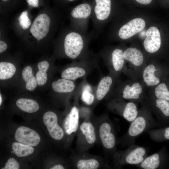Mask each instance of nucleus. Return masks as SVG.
<instances>
[{
  "label": "nucleus",
  "mask_w": 169,
  "mask_h": 169,
  "mask_svg": "<svg viewBox=\"0 0 169 169\" xmlns=\"http://www.w3.org/2000/svg\"><path fill=\"white\" fill-rule=\"evenodd\" d=\"M64 45L66 55L71 59H75L80 54L84 44L83 39L79 34L71 32L66 36Z\"/></svg>",
  "instance_id": "nucleus-15"
},
{
  "label": "nucleus",
  "mask_w": 169,
  "mask_h": 169,
  "mask_svg": "<svg viewBox=\"0 0 169 169\" xmlns=\"http://www.w3.org/2000/svg\"><path fill=\"white\" fill-rule=\"evenodd\" d=\"M2 102V99L1 96V95L0 94V105H1Z\"/></svg>",
  "instance_id": "nucleus-39"
},
{
  "label": "nucleus",
  "mask_w": 169,
  "mask_h": 169,
  "mask_svg": "<svg viewBox=\"0 0 169 169\" xmlns=\"http://www.w3.org/2000/svg\"><path fill=\"white\" fill-rule=\"evenodd\" d=\"M50 23L49 17L46 14H41L34 19L31 27L30 31L33 35L39 41L48 33Z\"/></svg>",
  "instance_id": "nucleus-18"
},
{
  "label": "nucleus",
  "mask_w": 169,
  "mask_h": 169,
  "mask_svg": "<svg viewBox=\"0 0 169 169\" xmlns=\"http://www.w3.org/2000/svg\"><path fill=\"white\" fill-rule=\"evenodd\" d=\"M53 90L60 94H69L76 92L78 87L74 81L63 78L59 79L52 84Z\"/></svg>",
  "instance_id": "nucleus-23"
},
{
  "label": "nucleus",
  "mask_w": 169,
  "mask_h": 169,
  "mask_svg": "<svg viewBox=\"0 0 169 169\" xmlns=\"http://www.w3.org/2000/svg\"><path fill=\"white\" fill-rule=\"evenodd\" d=\"M123 56L125 60L129 63L127 67V75L129 78L139 79L147 63L142 53L136 48L130 47L124 51Z\"/></svg>",
  "instance_id": "nucleus-9"
},
{
  "label": "nucleus",
  "mask_w": 169,
  "mask_h": 169,
  "mask_svg": "<svg viewBox=\"0 0 169 169\" xmlns=\"http://www.w3.org/2000/svg\"><path fill=\"white\" fill-rule=\"evenodd\" d=\"M162 126L169 125V101L156 98L146 93L143 102Z\"/></svg>",
  "instance_id": "nucleus-10"
},
{
  "label": "nucleus",
  "mask_w": 169,
  "mask_h": 169,
  "mask_svg": "<svg viewBox=\"0 0 169 169\" xmlns=\"http://www.w3.org/2000/svg\"><path fill=\"white\" fill-rule=\"evenodd\" d=\"M49 67V64L46 61L39 62L38 64V71L36 74V78L38 85L42 86L47 82V72Z\"/></svg>",
  "instance_id": "nucleus-29"
},
{
  "label": "nucleus",
  "mask_w": 169,
  "mask_h": 169,
  "mask_svg": "<svg viewBox=\"0 0 169 169\" xmlns=\"http://www.w3.org/2000/svg\"><path fill=\"white\" fill-rule=\"evenodd\" d=\"M168 162H169V157L168 158Z\"/></svg>",
  "instance_id": "nucleus-42"
},
{
  "label": "nucleus",
  "mask_w": 169,
  "mask_h": 169,
  "mask_svg": "<svg viewBox=\"0 0 169 169\" xmlns=\"http://www.w3.org/2000/svg\"><path fill=\"white\" fill-rule=\"evenodd\" d=\"M169 75V72L166 64L152 61L147 63L142 71L139 79L147 90L158 85Z\"/></svg>",
  "instance_id": "nucleus-5"
},
{
  "label": "nucleus",
  "mask_w": 169,
  "mask_h": 169,
  "mask_svg": "<svg viewBox=\"0 0 169 169\" xmlns=\"http://www.w3.org/2000/svg\"><path fill=\"white\" fill-rule=\"evenodd\" d=\"M3 1H7L8 0H2Z\"/></svg>",
  "instance_id": "nucleus-41"
},
{
  "label": "nucleus",
  "mask_w": 169,
  "mask_h": 169,
  "mask_svg": "<svg viewBox=\"0 0 169 169\" xmlns=\"http://www.w3.org/2000/svg\"><path fill=\"white\" fill-rule=\"evenodd\" d=\"M137 103L120 98H113L107 101L106 106L110 111L131 123L138 114L139 109Z\"/></svg>",
  "instance_id": "nucleus-7"
},
{
  "label": "nucleus",
  "mask_w": 169,
  "mask_h": 169,
  "mask_svg": "<svg viewBox=\"0 0 169 169\" xmlns=\"http://www.w3.org/2000/svg\"><path fill=\"white\" fill-rule=\"evenodd\" d=\"M166 64L169 72V62L168 63Z\"/></svg>",
  "instance_id": "nucleus-40"
},
{
  "label": "nucleus",
  "mask_w": 169,
  "mask_h": 169,
  "mask_svg": "<svg viewBox=\"0 0 169 169\" xmlns=\"http://www.w3.org/2000/svg\"><path fill=\"white\" fill-rule=\"evenodd\" d=\"M73 163L76 169H107L111 167L107 159L87 152L76 151L73 154Z\"/></svg>",
  "instance_id": "nucleus-8"
},
{
  "label": "nucleus",
  "mask_w": 169,
  "mask_h": 169,
  "mask_svg": "<svg viewBox=\"0 0 169 169\" xmlns=\"http://www.w3.org/2000/svg\"><path fill=\"white\" fill-rule=\"evenodd\" d=\"M146 23L141 18L133 19L122 26L119 32V35L123 39H126L142 31L145 27Z\"/></svg>",
  "instance_id": "nucleus-21"
},
{
  "label": "nucleus",
  "mask_w": 169,
  "mask_h": 169,
  "mask_svg": "<svg viewBox=\"0 0 169 169\" xmlns=\"http://www.w3.org/2000/svg\"><path fill=\"white\" fill-rule=\"evenodd\" d=\"M91 8L87 3H83L76 6L72 10V16L75 18H86L90 15Z\"/></svg>",
  "instance_id": "nucleus-32"
},
{
  "label": "nucleus",
  "mask_w": 169,
  "mask_h": 169,
  "mask_svg": "<svg viewBox=\"0 0 169 169\" xmlns=\"http://www.w3.org/2000/svg\"><path fill=\"white\" fill-rule=\"evenodd\" d=\"M146 90L144 85L139 79L129 78L124 81L119 80L106 101L113 98H120L141 104L146 95Z\"/></svg>",
  "instance_id": "nucleus-3"
},
{
  "label": "nucleus",
  "mask_w": 169,
  "mask_h": 169,
  "mask_svg": "<svg viewBox=\"0 0 169 169\" xmlns=\"http://www.w3.org/2000/svg\"><path fill=\"white\" fill-rule=\"evenodd\" d=\"M95 88L88 83L86 80L82 82L78 87L77 92L82 102L88 107H94L95 100Z\"/></svg>",
  "instance_id": "nucleus-22"
},
{
  "label": "nucleus",
  "mask_w": 169,
  "mask_h": 169,
  "mask_svg": "<svg viewBox=\"0 0 169 169\" xmlns=\"http://www.w3.org/2000/svg\"><path fill=\"white\" fill-rule=\"evenodd\" d=\"M146 38L143 42L145 50L151 54H154L160 49L161 41L160 32L156 27L150 28L146 33Z\"/></svg>",
  "instance_id": "nucleus-20"
},
{
  "label": "nucleus",
  "mask_w": 169,
  "mask_h": 169,
  "mask_svg": "<svg viewBox=\"0 0 169 169\" xmlns=\"http://www.w3.org/2000/svg\"><path fill=\"white\" fill-rule=\"evenodd\" d=\"M14 138L18 143L32 146L38 145L41 140L40 137L37 132L24 126H20L17 129Z\"/></svg>",
  "instance_id": "nucleus-17"
},
{
  "label": "nucleus",
  "mask_w": 169,
  "mask_h": 169,
  "mask_svg": "<svg viewBox=\"0 0 169 169\" xmlns=\"http://www.w3.org/2000/svg\"><path fill=\"white\" fill-rule=\"evenodd\" d=\"M147 151L146 148L135 144L124 150L117 151L112 156V165L117 168L125 165L136 166L147 156Z\"/></svg>",
  "instance_id": "nucleus-4"
},
{
  "label": "nucleus",
  "mask_w": 169,
  "mask_h": 169,
  "mask_svg": "<svg viewBox=\"0 0 169 169\" xmlns=\"http://www.w3.org/2000/svg\"><path fill=\"white\" fill-rule=\"evenodd\" d=\"M148 90L147 93L153 97L169 101V75L158 85Z\"/></svg>",
  "instance_id": "nucleus-24"
},
{
  "label": "nucleus",
  "mask_w": 169,
  "mask_h": 169,
  "mask_svg": "<svg viewBox=\"0 0 169 169\" xmlns=\"http://www.w3.org/2000/svg\"><path fill=\"white\" fill-rule=\"evenodd\" d=\"M94 11L97 18L104 20L109 17L111 10L110 0H95Z\"/></svg>",
  "instance_id": "nucleus-25"
},
{
  "label": "nucleus",
  "mask_w": 169,
  "mask_h": 169,
  "mask_svg": "<svg viewBox=\"0 0 169 169\" xmlns=\"http://www.w3.org/2000/svg\"><path fill=\"white\" fill-rule=\"evenodd\" d=\"M22 75L26 83V88L30 91L34 90L38 84L36 78L33 74L32 67L30 66H26L23 70Z\"/></svg>",
  "instance_id": "nucleus-28"
},
{
  "label": "nucleus",
  "mask_w": 169,
  "mask_h": 169,
  "mask_svg": "<svg viewBox=\"0 0 169 169\" xmlns=\"http://www.w3.org/2000/svg\"><path fill=\"white\" fill-rule=\"evenodd\" d=\"M16 68L13 64L8 62L0 63V79L6 80L10 79L15 74Z\"/></svg>",
  "instance_id": "nucleus-30"
},
{
  "label": "nucleus",
  "mask_w": 169,
  "mask_h": 169,
  "mask_svg": "<svg viewBox=\"0 0 169 169\" xmlns=\"http://www.w3.org/2000/svg\"><path fill=\"white\" fill-rule=\"evenodd\" d=\"M94 67L85 64H76L64 69L61 73V77L72 81L81 78H85Z\"/></svg>",
  "instance_id": "nucleus-19"
},
{
  "label": "nucleus",
  "mask_w": 169,
  "mask_h": 169,
  "mask_svg": "<svg viewBox=\"0 0 169 169\" xmlns=\"http://www.w3.org/2000/svg\"><path fill=\"white\" fill-rule=\"evenodd\" d=\"M92 115L91 118L96 128L98 143L102 146L106 156H112L117 151V144L113 124L106 113L98 117Z\"/></svg>",
  "instance_id": "nucleus-2"
},
{
  "label": "nucleus",
  "mask_w": 169,
  "mask_h": 169,
  "mask_svg": "<svg viewBox=\"0 0 169 169\" xmlns=\"http://www.w3.org/2000/svg\"><path fill=\"white\" fill-rule=\"evenodd\" d=\"M27 11L22 12L19 18V24L23 29H26L28 28L31 24V21L28 18Z\"/></svg>",
  "instance_id": "nucleus-33"
},
{
  "label": "nucleus",
  "mask_w": 169,
  "mask_h": 169,
  "mask_svg": "<svg viewBox=\"0 0 169 169\" xmlns=\"http://www.w3.org/2000/svg\"><path fill=\"white\" fill-rule=\"evenodd\" d=\"M29 5L33 7H37L38 6V0H27Z\"/></svg>",
  "instance_id": "nucleus-35"
},
{
  "label": "nucleus",
  "mask_w": 169,
  "mask_h": 169,
  "mask_svg": "<svg viewBox=\"0 0 169 169\" xmlns=\"http://www.w3.org/2000/svg\"><path fill=\"white\" fill-rule=\"evenodd\" d=\"M69 0L70 1H72L74 0Z\"/></svg>",
  "instance_id": "nucleus-43"
},
{
  "label": "nucleus",
  "mask_w": 169,
  "mask_h": 169,
  "mask_svg": "<svg viewBox=\"0 0 169 169\" xmlns=\"http://www.w3.org/2000/svg\"><path fill=\"white\" fill-rule=\"evenodd\" d=\"M119 80L109 73L101 78L95 88V106L100 101L109 99Z\"/></svg>",
  "instance_id": "nucleus-13"
},
{
  "label": "nucleus",
  "mask_w": 169,
  "mask_h": 169,
  "mask_svg": "<svg viewBox=\"0 0 169 169\" xmlns=\"http://www.w3.org/2000/svg\"><path fill=\"white\" fill-rule=\"evenodd\" d=\"M91 116L84 119L80 124L76 134V151L78 152H87L90 148L98 143L96 128Z\"/></svg>",
  "instance_id": "nucleus-6"
},
{
  "label": "nucleus",
  "mask_w": 169,
  "mask_h": 169,
  "mask_svg": "<svg viewBox=\"0 0 169 169\" xmlns=\"http://www.w3.org/2000/svg\"><path fill=\"white\" fill-rule=\"evenodd\" d=\"M18 107L22 110L29 113L37 111L39 108V104L35 100L28 98H21L16 102Z\"/></svg>",
  "instance_id": "nucleus-27"
},
{
  "label": "nucleus",
  "mask_w": 169,
  "mask_h": 169,
  "mask_svg": "<svg viewBox=\"0 0 169 169\" xmlns=\"http://www.w3.org/2000/svg\"><path fill=\"white\" fill-rule=\"evenodd\" d=\"M123 53L124 51L122 49H115L111 53V61L106 64L109 73L118 79L121 74L126 75L127 74Z\"/></svg>",
  "instance_id": "nucleus-14"
},
{
  "label": "nucleus",
  "mask_w": 169,
  "mask_h": 169,
  "mask_svg": "<svg viewBox=\"0 0 169 169\" xmlns=\"http://www.w3.org/2000/svg\"><path fill=\"white\" fill-rule=\"evenodd\" d=\"M43 119L50 136L55 140H61L64 138L65 133L58 123L57 114L53 111H47L44 114Z\"/></svg>",
  "instance_id": "nucleus-16"
},
{
  "label": "nucleus",
  "mask_w": 169,
  "mask_h": 169,
  "mask_svg": "<svg viewBox=\"0 0 169 169\" xmlns=\"http://www.w3.org/2000/svg\"><path fill=\"white\" fill-rule=\"evenodd\" d=\"M146 132L155 142H161L169 140V126L152 129Z\"/></svg>",
  "instance_id": "nucleus-26"
},
{
  "label": "nucleus",
  "mask_w": 169,
  "mask_h": 169,
  "mask_svg": "<svg viewBox=\"0 0 169 169\" xmlns=\"http://www.w3.org/2000/svg\"><path fill=\"white\" fill-rule=\"evenodd\" d=\"M140 3L146 5L150 3L152 0H136Z\"/></svg>",
  "instance_id": "nucleus-37"
},
{
  "label": "nucleus",
  "mask_w": 169,
  "mask_h": 169,
  "mask_svg": "<svg viewBox=\"0 0 169 169\" xmlns=\"http://www.w3.org/2000/svg\"><path fill=\"white\" fill-rule=\"evenodd\" d=\"M79 97H76L74 104L66 115L63 123L65 133L69 136L68 141L72 140L77 134L80 125V107L79 104Z\"/></svg>",
  "instance_id": "nucleus-11"
},
{
  "label": "nucleus",
  "mask_w": 169,
  "mask_h": 169,
  "mask_svg": "<svg viewBox=\"0 0 169 169\" xmlns=\"http://www.w3.org/2000/svg\"><path fill=\"white\" fill-rule=\"evenodd\" d=\"M12 149L16 156L23 157L30 155L34 152L32 146L23 144L18 142H14L12 145Z\"/></svg>",
  "instance_id": "nucleus-31"
},
{
  "label": "nucleus",
  "mask_w": 169,
  "mask_h": 169,
  "mask_svg": "<svg viewBox=\"0 0 169 169\" xmlns=\"http://www.w3.org/2000/svg\"><path fill=\"white\" fill-rule=\"evenodd\" d=\"M7 48V44L4 41H0V53H1L5 51Z\"/></svg>",
  "instance_id": "nucleus-36"
},
{
  "label": "nucleus",
  "mask_w": 169,
  "mask_h": 169,
  "mask_svg": "<svg viewBox=\"0 0 169 169\" xmlns=\"http://www.w3.org/2000/svg\"><path fill=\"white\" fill-rule=\"evenodd\" d=\"M20 165L17 161L13 157L9 158L5 166L2 169H18L19 168Z\"/></svg>",
  "instance_id": "nucleus-34"
},
{
  "label": "nucleus",
  "mask_w": 169,
  "mask_h": 169,
  "mask_svg": "<svg viewBox=\"0 0 169 169\" xmlns=\"http://www.w3.org/2000/svg\"><path fill=\"white\" fill-rule=\"evenodd\" d=\"M169 157L166 148L164 146L158 152L147 156L136 166L141 169L166 168L169 166Z\"/></svg>",
  "instance_id": "nucleus-12"
},
{
  "label": "nucleus",
  "mask_w": 169,
  "mask_h": 169,
  "mask_svg": "<svg viewBox=\"0 0 169 169\" xmlns=\"http://www.w3.org/2000/svg\"><path fill=\"white\" fill-rule=\"evenodd\" d=\"M65 168L64 166L61 164L54 165L50 168L51 169H64Z\"/></svg>",
  "instance_id": "nucleus-38"
},
{
  "label": "nucleus",
  "mask_w": 169,
  "mask_h": 169,
  "mask_svg": "<svg viewBox=\"0 0 169 169\" xmlns=\"http://www.w3.org/2000/svg\"><path fill=\"white\" fill-rule=\"evenodd\" d=\"M138 114L130 123L126 132L117 140V144L123 147H129L135 144L136 138L148 130L163 126L154 119L149 108L144 104H141Z\"/></svg>",
  "instance_id": "nucleus-1"
}]
</instances>
